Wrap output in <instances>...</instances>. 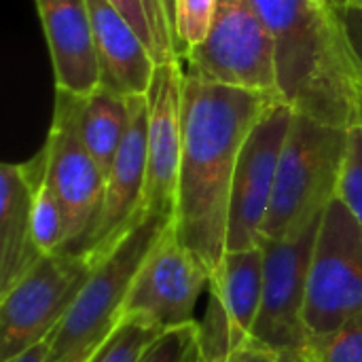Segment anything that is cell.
Instances as JSON below:
<instances>
[{
  "label": "cell",
  "mask_w": 362,
  "mask_h": 362,
  "mask_svg": "<svg viewBox=\"0 0 362 362\" xmlns=\"http://www.w3.org/2000/svg\"><path fill=\"white\" fill-rule=\"evenodd\" d=\"M85 95L55 89L51 127L45 140L49 153L47 174L62 204L66 244L62 252L83 255L100 216L106 178L81 136Z\"/></svg>",
  "instance_id": "obj_8"
},
{
  "label": "cell",
  "mask_w": 362,
  "mask_h": 362,
  "mask_svg": "<svg viewBox=\"0 0 362 362\" xmlns=\"http://www.w3.org/2000/svg\"><path fill=\"white\" fill-rule=\"evenodd\" d=\"M356 15H358V17L362 19V0H361V6H358V11H356Z\"/></svg>",
  "instance_id": "obj_31"
},
{
  "label": "cell",
  "mask_w": 362,
  "mask_h": 362,
  "mask_svg": "<svg viewBox=\"0 0 362 362\" xmlns=\"http://www.w3.org/2000/svg\"><path fill=\"white\" fill-rule=\"evenodd\" d=\"M263 244L227 250L210 274L208 308L197 322L202 362H227L233 352L255 339L263 299Z\"/></svg>",
  "instance_id": "obj_11"
},
{
  "label": "cell",
  "mask_w": 362,
  "mask_h": 362,
  "mask_svg": "<svg viewBox=\"0 0 362 362\" xmlns=\"http://www.w3.org/2000/svg\"><path fill=\"white\" fill-rule=\"evenodd\" d=\"M348 129L293 112L278 163L263 240H284L320 214L337 195Z\"/></svg>",
  "instance_id": "obj_4"
},
{
  "label": "cell",
  "mask_w": 362,
  "mask_h": 362,
  "mask_svg": "<svg viewBox=\"0 0 362 362\" xmlns=\"http://www.w3.org/2000/svg\"><path fill=\"white\" fill-rule=\"evenodd\" d=\"M280 102L272 91L210 83L185 70L182 157L172 223L210 274L227 252L229 195L240 153L261 117Z\"/></svg>",
  "instance_id": "obj_1"
},
{
  "label": "cell",
  "mask_w": 362,
  "mask_h": 362,
  "mask_svg": "<svg viewBox=\"0 0 362 362\" xmlns=\"http://www.w3.org/2000/svg\"><path fill=\"white\" fill-rule=\"evenodd\" d=\"M49 47L55 89L89 95L100 87V66L87 0H34Z\"/></svg>",
  "instance_id": "obj_15"
},
{
  "label": "cell",
  "mask_w": 362,
  "mask_h": 362,
  "mask_svg": "<svg viewBox=\"0 0 362 362\" xmlns=\"http://www.w3.org/2000/svg\"><path fill=\"white\" fill-rule=\"evenodd\" d=\"M47 161L49 153L42 144L23 163L0 165V293L40 259L32 242V202Z\"/></svg>",
  "instance_id": "obj_16"
},
{
  "label": "cell",
  "mask_w": 362,
  "mask_h": 362,
  "mask_svg": "<svg viewBox=\"0 0 362 362\" xmlns=\"http://www.w3.org/2000/svg\"><path fill=\"white\" fill-rule=\"evenodd\" d=\"M182 87L185 62L159 64L153 72L148 98L146 182L140 216L174 218L182 157Z\"/></svg>",
  "instance_id": "obj_13"
},
{
  "label": "cell",
  "mask_w": 362,
  "mask_h": 362,
  "mask_svg": "<svg viewBox=\"0 0 362 362\" xmlns=\"http://www.w3.org/2000/svg\"><path fill=\"white\" fill-rule=\"evenodd\" d=\"M218 0H174V23L182 57L189 49L202 45L210 32Z\"/></svg>",
  "instance_id": "obj_24"
},
{
  "label": "cell",
  "mask_w": 362,
  "mask_h": 362,
  "mask_svg": "<svg viewBox=\"0 0 362 362\" xmlns=\"http://www.w3.org/2000/svg\"><path fill=\"white\" fill-rule=\"evenodd\" d=\"M140 362H202L197 348V322L163 333Z\"/></svg>",
  "instance_id": "obj_25"
},
{
  "label": "cell",
  "mask_w": 362,
  "mask_h": 362,
  "mask_svg": "<svg viewBox=\"0 0 362 362\" xmlns=\"http://www.w3.org/2000/svg\"><path fill=\"white\" fill-rule=\"evenodd\" d=\"M293 121V108L284 102L269 108L250 132L231 180L227 250L259 246L272 204L278 163Z\"/></svg>",
  "instance_id": "obj_12"
},
{
  "label": "cell",
  "mask_w": 362,
  "mask_h": 362,
  "mask_svg": "<svg viewBox=\"0 0 362 362\" xmlns=\"http://www.w3.org/2000/svg\"><path fill=\"white\" fill-rule=\"evenodd\" d=\"M276 362H314V358L308 354V350H295V352H278Z\"/></svg>",
  "instance_id": "obj_28"
},
{
  "label": "cell",
  "mask_w": 362,
  "mask_h": 362,
  "mask_svg": "<svg viewBox=\"0 0 362 362\" xmlns=\"http://www.w3.org/2000/svg\"><path fill=\"white\" fill-rule=\"evenodd\" d=\"M276 47L278 93L293 112L350 129L362 123V51L329 0H252Z\"/></svg>",
  "instance_id": "obj_2"
},
{
  "label": "cell",
  "mask_w": 362,
  "mask_h": 362,
  "mask_svg": "<svg viewBox=\"0 0 362 362\" xmlns=\"http://www.w3.org/2000/svg\"><path fill=\"white\" fill-rule=\"evenodd\" d=\"M335 8H339L348 19L356 15L358 6H361V0H329Z\"/></svg>",
  "instance_id": "obj_29"
},
{
  "label": "cell",
  "mask_w": 362,
  "mask_h": 362,
  "mask_svg": "<svg viewBox=\"0 0 362 362\" xmlns=\"http://www.w3.org/2000/svg\"><path fill=\"white\" fill-rule=\"evenodd\" d=\"M322 212L284 240H261L265 252L263 299L255 339L276 352L305 350L310 344L303 312L308 272Z\"/></svg>",
  "instance_id": "obj_10"
},
{
  "label": "cell",
  "mask_w": 362,
  "mask_h": 362,
  "mask_svg": "<svg viewBox=\"0 0 362 362\" xmlns=\"http://www.w3.org/2000/svg\"><path fill=\"white\" fill-rule=\"evenodd\" d=\"M161 335L163 331L142 320L121 318L112 329V333L102 341V346L89 356L87 362H140L146 350Z\"/></svg>",
  "instance_id": "obj_21"
},
{
  "label": "cell",
  "mask_w": 362,
  "mask_h": 362,
  "mask_svg": "<svg viewBox=\"0 0 362 362\" xmlns=\"http://www.w3.org/2000/svg\"><path fill=\"white\" fill-rule=\"evenodd\" d=\"M165 4H168V11H170V15L174 17V0H165Z\"/></svg>",
  "instance_id": "obj_30"
},
{
  "label": "cell",
  "mask_w": 362,
  "mask_h": 362,
  "mask_svg": "<svg viewBox=\"0 0 362 362\" xmlns=\"http://www.w3.org/2000/svg\"><path fill=\"white\" fill-rule=\"evenodd\" d=\"M305 350L314 362H362V316L327 335L310 337Z\"/></svg>",
  "instance_id": "obj_22"
},
{
  "label": "cell",
  "mask_w": 362,
  "mask_h": 362,
  "mask_svg": "<svg viewBox=\"0 0 362 362\" xmlns=\"http://www.w3.org/2000/svg\"><path fill=\"white\" fill-rule=\"evenodd\" d=\"M93 265L87 255H45L0 293V362L36 346L57 329Z\"/></svg>",
  "instance_id": "obj_6"
},
{
  "label": "cell",
  "mask_w": 362,
  "mask_h": 362,
  "mask_svg": "<svg viewBox=\"0 0 362 362\" xmlns=\"http://www.w3.org/2000/svg\"><path fill=\"white\" fill-rule=\"evenodd\" d=\"M129 123V102L106 87L85 95L81 110V136L104 178L119 153Z\"/></svg>",
  "instance_id": "obj_18"
},
{
  "label": "cell",
  "mask_w": 362,
  "mask_h": 362,
  "mask_svg": "<svg viewBox=\"0 0 362 362\" xmlns=\"http://www.w3.org/2000/svg\"><path fill=\"white\" fill-rule=\"evenodd\" d=\"M356 316H362V229L335 195L314 242L303 318L310 337H316Z\"/></svg>",
  "instance_id": "obj_5"
},
{
  "label": "cell",
  "mask_w": 362,
  "mask_h": 362,
  "mask_svg": "<svg viewBox=\"0 0 362 362\" xmlns=\"http://www.w3.org/2000/svg\"><path fill=\"white\" fill-rule=\"evenodd\" d=\"M172 218L140 216L93 265L78 297L51 333L49 362H87L112 333L151 248Z\"/></svg>",
  "instance_id": "obj_3"
},
{
  "label": "cell",
  "mask_w": 362,
  "mask_h": 362,
  "mask_svg": "<svg viewBox=\"0 0 362 362\" xmlns=\"http://www.w3.org/2000/svg\"><path fill=\"white\" fill-rule=\"evenodd\" d=\"M100 66V85L119 95H144L157 68L129 21L108 0H87Z\"/></svg>",
  "instance_id": "obj_17"
},
{
  "label": "cell",
  "mask_w": 362,
  "mask_h": 362,
  "mask_svg": "<svg viewBox=\"0 0 362 362\" xmlns=\"http://www.w3.org/2000/svg\"><path fill=\"white\" fill-rule=\"evenodd\" d=\"M136 30L155 64H168L182 59V49L176 34L174 17L168 11L165 0H108Z\"/></svg>",
  "instance_id": "obj_19"
},
{
  "label": "cell",
  "mask_w": 362,
  "mask_h": 362,
  "mask_svg": "<svg viewBox=\"0 0 362 362\" xmlns=\"http://www.w3.org/2000/svg\"><path fill=\"white\" fill-rule=\"evenodd\" d=\"M182 62L204 81L280 95L274 38L252 0H218L206 40Z\"/></svg>",
  "instance_id": "obj_7"
},
{
  "label": "cell",
  "mask_w": 362,
  "mask_h": 362,
  "mask_svg": "<svg viewBox=\"0 0 362 362\" xmlns=\"http://www.w3.org/2000/svg\"><path fill=\"white\" fill-rule=\"evenodd\" d=\"M208 284V267L180 242L170 221L136 274L121 318L142 320L163 333L195 325L193 312Z\"/></svg>",
  "instance_id": "obj_9"
},
{
  "label": "cell",
  "mask_w": 362,
  "mask_h": 362,
  "mask_svg": "<svg viewBox=\"0 0 362 362\" xmlns=\"http://www.w3.org/2000/svg\"><path fill=\"white\" fill-rule=\"evenodd\" d=\"M49 350H51V335L42 341H38L36 346L23 350L21 354L8 358L4 362H49Z\"/></svg>",
  "instance_id": "obj_27"
},
{
  "label": "cell",
  "mask_w": 362,
  "mask_h": 362,
  "mask_svg": "<svg viewBox=\"0 0 362 362\" xmlns=\"http://www.w3.org/2000/svg\"><path fill=\"white\" fill-rule=\"evenodd\" d=\"M278 361V352L267 348L265 344L252 339L250 344H246L244 348H240L238 352H233L227 362H276Z\"/></svg>",
  "instance_id": "obj_26"
},
{
  "label": "cell",
  "mask_w": 362,
  "mask_h": 362,
  "mask_svg": "<svg viewBox=\"0 0 362 362\" xmlns=\"http://www.w3.org/2000/svg\"><path fill=\"white\" fill-rule=\"evenodd\" d=\"M337 197L346 204L362 229V123L348 129V146L337 182Z\"/></svg>",
  "instance_id": "obj_23"
},
{
  "label": "cell",
  "mask_w": 362,
  "mask_h": 362,
  "mask_svg": "<svg viewBox=\"0 0 362 362\" xmlns=\"http://www.w3.org/2000/svg\"><path fill=\"white\" fill-rule=\"evenodd\" d=\"M129 123L106 176L104 199L91 238L83 250L98 263L119 238L140 218L146 182V140H148V98L129 95Z\"/></svg>",
  "instance_id": "obj_14"
},
{
  "label": "cell",
  "mask_w": 362,
  "mask_h": 362,
  "mask_svg": "<svg viewBox=\"0 0 362 362\" xmlns=\"http://www.w3.org/2000/svg\"><path fill=\"white\" fill-rule=\"evenodd\" d=\"M49 165V161H47ZM32 242L38 257L62 252L66 244V223L62 204L51 187L47 170L40 174L32 202Z\"/></svg>",
  "instance_id": "obj_20"
}]
</instances>
